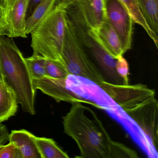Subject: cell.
<instances>
[{"label":"cell","instance_id":"6da1fadb","mask_svg":"<svg viewBox=\"0 0 158 158\" xmlns=\"http://www.w3.org/2000/svg\"><path fill=\"white\" fill-rule=\"evenodd\" d=\"M63 117L64 133L76 143L81 158H138L136 152L111 138L96 113L81 102L72 103Z\"/></svg>","mask_w":158,"mask_h":158},{"label":"cell","instance_id":"7a4b0ae2","mask_svg":"<svg viewBox=\"0 0 158 158\" xmlns=\"http://www.w3.org/2000/svg\"><path fill=\"white\" fill-rule=\"evenodd\" d=\"M0 74L15 93L24 112L35 113V90L24 57L13 40L0 36Z\"/></svg>","mask_w":158,"mask_h":158},{"label":"cell","instance_id":"3957f363","mask_svg":"<svg viewBox=\"0 0 158 158\" xmlns=\"http://www.w3.org/2000/svg\"><path fill=\"white\" fill-rule=\"evenodd\" d=\"M66 19L65 8L62 2H60L30 33L33 53L54 62L66 70L63 50Z\"/></svg>","mask_w":158,"mask_h":158},{"label":"cell","instance_id":"277c9868","mask_svg":"<svg viewBox=\"0 0 158 158\" xmlns=\"http://www.w3.org/2000/svg\"><path fill=\"white\" fill-rule=\"evenodd\" d=\"M63 57L69 74L85 77L98 85L105 80L81 42L73 23L67 16Z\"/></svg>","mask_w":158,"mask_h":158},{"label":"cell","instance_id":"5b68a950","mask_svg":"<svg viewBox=\"0 0 158 158\" xmlns=\"http://www.w3.org/2000/svg\"><path fill=\"white\" fill-rule=\"evenodd\" d=\"M121 108L136 123L157 149L158 102L155 92L151 89L125 102Z\"/></svg>","mask_w":158,"mask_h":158},{"label":"cell","instance_id":"8992f818","mask_svg":"<svg viewBox=\"0 0 158 158\" xmlns=\"http://www.w3.org/2000/svg\"><path fill=\"white\" fill-rule=\"evenodd\" d=\"M66 15L84 31L96 30L106 18L104 0H62Z\"/></svg>","mask_w":158,"mask_h":158},{"label":"cell","instance_id":"52a82bcc","mask_svg":"<svg viewBox=\"0 0 158 158\" xmlns=\"http://www.w3.org/2000/svg\"><path fill=\"white\" fill-rule=\"evenodd\" d=\"M75 27L81 42L105 80L114 85H124L123 80L116 71V59L107 52L92 31H84L76 26Z\"/></svg>","mask_w":158,"mask_h":158},{"label":"cell","instance_id":"ba28073f","mask_svg":"<svg viewBox=\"0 0 158 158\" xmlns=\"http://www.w3.org/2000/svg\"><path fill=\"white\" fill-rule=\"evenodd\" d=\"M66 87L83 102L102 110L117 103L98 84L82 77L68 75Z\"/></svg>","mask_w":158,"mask_h":158},{"label":"cell","instance_id":"9c48e42d","mask_svg":"<svg viewBox=\"0 0 158 158\" xmlns=\"http://www.w3.org/2000/svg\"><path fill=\"white\" fill-rule=\"evenodd\" d=\"M105 15L119 36L124 53L131 49L134 22L120 0H104Z\"/></svg>","mask_w":158,"mask_h":158},{"label":"cell","instance_id":"30bf717a","mask_svg":"<svg viewBox=\"0 0 158 158\" xmlns=\"http://www.w3.org/2000/svg\"><path fill=\"white\" fill-rule=\"evenodd\" d=\"M102 110L107 111L123 125L148 158H158L157 149L152 145L149 139L117 103L110 107H105Z\"/></svg>","mask_w":158,"mask_h":158},{"label":"cell","instance_id":"8fae6325","mask_svg":"<svg viewBox=\"0 0 158 158\" xmlns=\"http://www.w3.org/2000/svg\"><path fill=\"white\" fill-rule=\"evenodd\" d=\"M66 78H53L45 76L38 79L33 78L32 83L35 90L40 89L42 93L53 98L57 102H83L66 88Z\"/></svg>","mask_w":158,"mask_h":158},{"label":"cell","instance_id":"7c38bea8","mask_svg":"<svg viewBox=\"0 0 158 158\" xmlns=\"http://www.w3.org/2000/svg\"><path fill=\"white\" fill-rule=\"evenodd\" d=\"M30 0H17L4 15L7 37L26 38L27 12Z\"/></svg>","mask_w":158,"mask_h":158},{"label":"cell","instance_id":"4fadbf2b","mask_svg":"<svg viewBox=\"0 0 158 158\" xmlns=\"http://www.w3.org/2000/svg\"><path fill=\"white\" fill-rule=\"evenodd\" d=\"M92 31L102 47L114 58L116 59L124 54L119 36L106 17L96 30Z\"/></svg>","mask_w":158,"mask_h":158},{"label":"cell","instance_id":"5bb4252c","mask_svg":"<svg viewBox=\"0 0 158 158\" xmlns=\"http://www.w3.org/2000/svg\"><path fill=\"white\" fill-rule=\"evenodd\" d=\"M36 136L27 130H12L9 135V141L20 151L22 158H41L35 142Z\"/></svg>","mask_w":158,"mask_h":158},{"label":"cell","instance_id":"9a60e30c","mask_svg":"<svg viewBox=\"0 0 158 158\" xmlns=\"http://www.w3.org/2000/svg\"><path fill=\"white\" fill-rule=\"evenodd\" d=\"M18 103L15 93L2 76L0 79V122L7 121L15 115Z\"/></svg>","mask_w":158,"mask_h":158},{"label":"cell","instance_id":"2e32d148","mask_svg":"<svg viewBox=\"0 0 158 158\" xmlns=\"http://www.w3.org/2000/svg\"><path fill=\"white\" fill-rule=\"evenodd\" d=\"M131 15L134 23L141 26L158 48V36L152 31L143 15L138 0H120Z\"/></svg>","mask_w":158,"mask_h":158},{"label":"cell","instance_id":"e0dca14e","mask_svg":"<svg viewBox=\"0 0 158 158\" xmlns=\"http://www.w3.org/2000/svg\"><path fill=\"white\" fill-rule=\"evenodd\" d=\"M58 0H42L31 15L27 19L26 34L29 35L35 30L55 6Z\"/></svg>","mask_w":158,"mask_h":158},{"label":"cell","instance_id":"ac0fdd59","mask_svg":"<svg viewBox=\"0 0 158 158\" xmlns=\"http://www.w3.org/2000/svg\"><path fill=\"white\" fill-rule=\"evenodd\" d=\"M35 142L41 158H69V155L52 139L36 136Z\"/></svg>","mask_w":158,"mask_h":158},{"label":"cell","instance_id":"d6986e66","mask_svg":"<svg viewBox=\"0 0 158 158\" xmlns=\"http://www.w3.org/2000/svg\"><path fill=\"white\" fill-rule=\"evenodd\" d=\"M138 2L150 28L158 36V0H138Z\"/></svg>","mask_w":158,"mask_h":158},{"label":"cell","instance_id":"ffe728a7","mask_svg":"<svg viewBox=\"0 0 158 158\" xmlns=\"http://www.w3.org/2000/svg\"><path fill=\"white\" fill-rule=\"evenodd\" d=\"M45 60L44 57L34 53L31 57L25 58L32 79H38L47 76Z\"/></svg>","mask_w":158,"mask_h":158},{"label":"cell","instance_id":"44dd1931","mask_svg":"<svg viewBox=\"0 0 158 158\" xmlns=\"http://www.w3.org/2000/svg\"><path fill=\"white\" fill-rule=\"evenodd\" d=\"M45 67L47 77L53 78H66L69 74L67 71L54 62L46 59Z\"/></svg>","mask_w":158,"mask_h":158},{"label":"cell","instance_id":"7402d4cb","mask_svg":"<svg viewBox=\"0 0 158 158\" xmlns=\"http://www.w3.org/2000/svg\"><path fill=\"white\" fill-rule=\"evenodd\" d=\"M115 69L117 74L123 80L124 85L129 84V65L127 60L121 56L116 59Z\"/></svg>","mask_w":158,"mask_h":158},{"label":"cell","instance_id":"603a6c76","mask_svg":"<svg viewBox=\"0 0 158 158\" xmlns=\"http://www.w3.org/2000/svg\"><path fill=\"white\" fill-rule=\"evenodd\" d=\"M0 158H22L20 151L11 142L0 146Z\"/></svg>","mask_w":158,"mask_h":158},{"label":"cell","instance_id":"cb8c5ba5","mask_svg":"<svg viewBox=\"0 0 158 158\" xmlns=\"http://www.w3.org/2000/svg\"><path fill=\"white\" fill-rule=\"evenodd\" d=\"M9 133L6 126L0 122V146L5 145L9 141Z\"/></svg>","mask_w":158,"mask_h":158},{"label":"cell","instance_id":"d4e9b609","mask_svg":"<svg viewBox=\"0 0 158 158\" xmlns=\"http://www.w3.org/2000/svg\"><path fill=\"white\" fill-rule=\"evenodd\" d=\"M17 0H1L0 9L2 11L3 15L13 7Z\"/></svg>","mask_w":158,"mask_h":158},{"label":"cell","instance_id":"484cf974","mask_svg":"<svg viewBox=\"0 0 158 158\" xmlns=\"http://www.w3.org/2000/svg\"><path fill=\"white\" fill-rule=\"evenodd\" d=\"M0 36H7V26L5 18L0 9Z\"/></svg>","mask_w":158,"mask_h":158},{"label":"cell","instance_id":"4316f807","mask_svg":"<svg viewBox=\"0 0 158 158\" xmlns=\"http://www.w3.org/2000/svg\"><path fill=\"white\" fill-rule=\"evenodd\" d=\"M42 0H30L27 12V17H28L34 11L36 6Z\"/></svg>","mask_w":158,"mask_h":158},{"label":"cell","instance_id":"83f0119b","mask_svg":"<svg viewBox=\"0 0 158 158\" xmlns=\"http://www.w3.org/2000/svg\"><path fill=\"white\" fill-rule=\"evenodd\" d=\"M2 75L0 74V79L2 78Z\"/></svg>","mask_w":158,"mask_h":158}]
</instances>
